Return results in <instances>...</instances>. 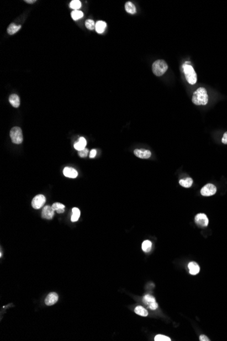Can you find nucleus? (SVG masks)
<instances>
[{"instance_id": "obj_1", "label": "nucleus", "mask_w": 227, "mask_h": 341, "mask_svg": "<svg viewBox=\"0 0 227 341\" xmlns=\"http://www.w3.org/2000/svg\"><path fill=\"white\" fill-rule=\"evenodd\" d=\"M208 95L207 91L203 87H200L196 92H194L193 95L192 101L195 105H206L208 103Z\"/></svg>"}, {"instance_id": "obj_2", "label": "nucleus", "mask_w": 227, "mask_h": 341, "mask_svg": "<svg viewBox=\"0 0 227 341\" xmlns=\"http://www.w3.org/2000/svg\"><path fill=\"white\" fill-rule=\"evenodd\" d=\"M183 70L186 79L188 83L190 84H194L197 81V76L192 66L190 64L184 63Z\"/></svg>"}, {"instance_id": "obj_3", "label": "nucleus", "mask_w": 227, "mask_h": 341, "mask_svg": "<svg viewBox=\"0 0 227 341\" xmlns=\"http://www.w3.org/2000/svg\"><path fill=\"white\" fill-rule=\"evenodd\" d=\"M152 72L157 76L163 75L168 69L167 63L164 60H157L152 64Z\"/></svg>"}, {"instance_id": "obj_4", "label": "nucleus", "mask_w": 227, "mask_h": 341, "mask_svg": "<svg viewBox=\"0 0 227 341\" xmlns=\"http://www.w3.org/2000/svg\"><path fill=\"white\" fill-rule=\"evenodd\" d=\"M10 138L12 142L16 145H20L23 141V132L21 129L19 127H14L10 130Z\"/></svg>"}, {"instance_id": "obj_5", "label": "nucleus", "mask_w": 227, "mask_h": 341, "mask_svg": "<svg viewBox=\"0 0 227 341\" xmlns=\"http://www.w3.org/2000/svg\"><path fill=\"white\" fill-rule=\"evenodd\" d=\"M143 302L147 307L151 310H156L158 308V304L155 298L151 295H146L143 298Z\"/></svg>"}, {"instance_id": "obj_6", "label": "nucleus", "mask_w": 227, "mask_h": 341, "mask_svg": "<svg viewBox=\"0 0 227 341\" xmlns=\"http://www.w3.org/2000/svg\"><path fill=\"white\" fill-rule=\"evenodd\" d=\"M194 222L200 228H205L208 225L209 219L205 214L199 213L197 214L195 218H194Z\"/></svg>"}, {"instance_id": "obj_7", "label": "nucleus", "mask_w": 227, "mask_h": 341, "mask_svg": "<svg viewBox=\"0 0 227 341\" xmlns=\"http://www.w3.org/2000/svg\"><path fill=\"white\" fill-rule=\"evenodd\" d=\"M217 192V188L214 185L208 183L205 185L201 190V195L203 196H211L214 195Z\"/></svg>"}, {"instance_id": "obj_8", "label": "nucleus", "mask_w": 227, "mask_h": 341, "mask_svg": "<svg viewBox=\"0 0 227 341\" xmlns=\"http://www.w3.org/2000/svg\"><path fill=\"white\" fill-rule=\"evenodd\" d=\"M45 202H46L45 196L44 195H42V194H40V195H37L34 197L33 200H32L31 205L35 209H40V208H42L44 204H45Z\"/></svg>"}, {"instance_id": "obj_9", "label": "nucleus", "mask_w": 227, "mask_h": 341, "mask_svg": "<svg viewBox=\"0 0 227 341\" xmlns=\"http://www.w3.org/2000/svg\"><path fill=\"white\" fill-rule=\"evenodd\" d=\"M55 211L53 210L52 206H44L42 212V217L43 219L51 220L53 218L55 214Z\"/></svg>"}, {"instance_id": "obj_10", "label": "nucleus", "mask_w": 227, "mask_h": 341, "mask_svg": "<svg viewBox=\"0 0 227 341\" xmlns=\"http://www.w3.org/2000/svg\"><path fill=\"white\" fill-rule=\"evenodd\" d=\"M134 154L135 156L137 157H140L141 159H148L151 157V152L149 150L141 149H135L134 151Z\"/></svg>"}, {"instance_id": "obj_11", "label": "nucleus", "mask_w": 227, "mask_h": 341, "mask_svg": "<svg viewBox=\"0 0 227 341\" xmlns=\"http://www.w3.org/2000/svg\"><path fill=\"white\" fill-rule=\"evenodd\" d=\"M59 300V296L57 293L51 292L46 296L45 299V304L47 306H52L56 304Z\"/></svg>"}, {"instance_id": "obj_12", "label": "nucleus", "mask_w": 227, "mask_h": 341, "mask_svg": "<svg viewBox=\"0 0 227 341\" xmlns=\"http://www.w3.org/2000/svg\"><path fill=\"white\" fill-rule=\"evenodd\" d=\"M63 174L66 177L72 178H75L77 177L78 176L77 171H76L75 169L69 167H65L63 170Z\"/></svg>"}, {"instance_id": "obj_13", "label": "nucleus", "mask_w": 227, "mask_h": 341, "mask_svg": "<svg viewBox=\"0 0 227 341\" xmlns=\"http://www.w3.org/2000/svg\"><path fill=\"white\" fill-rule=\"evenodd\" d=\"M188 269H189L190 275H196L200 271V267L199 265L196 262H194V261H192V262L188 264Z\"/></svg>"}, {"instance_id": "obj_14", "label": "nucleus", "mask_w": 227, "mask_h": 341, "mask_svg": "<svg viewBox=\"0 0 227 341\" xmlns=\"http://www.w3.org/2000/svg\"><path fill=\"white\" fill-rule=\"evenodd\" d=\"M86 145H87V140L86 139L84 138L83 137H80L79 138V140L78 142H76V144H74V148L75 149L77 150V151H82V150H83L86 147Z\"/></svg>"}, {"instance_id": "obj_15", "label": "nucleus", "mask_w": 227, "mask_h": 341, "mask_svg": "<svg viewBox=\"0 0 227 341\" xmlns=\"http://www.w3.org/2000/svg\"><path fill=\"white\" fill-rule=\"evenodd\" d=\"M9 102L14 108H18L20 106V98L16 94H12L9 98Z\"/></svg>"}, {"instance_id": "obj_16", "label": "nucleus", "mask_w": 227, "mask_h": 341, "mask_svg": "<svg viewBox=\"0 0 227 341\" xmlns=\"http://www.w3.org/2000/svg\"><path fill=\"white\" fill-rule=\"evenodd\" d=\"M107 26L106 23L102 20H99L95 23V29L98 34H103L105 31V29Z\"/></svg>"}, {"instance_id": "obj_17", "label": "nucleus", "mask_w": 227, "mask_h": 341, "mask_svg": "<svg viewBox=\"0 0 227 341\" xmlns=\"http://www.w3.org/2000/svg\"><path fill=\"white\" fill-rule=\"evenodd\" d=\"M21 28V25H17L14 23H11V24L8 26L7 31L8 34L10 35H14L15 33L19 30Z\"/></svg>"}, {"instance_id": "obj_18", "label": "nucleus", "mask_w": 227, "mask_h": 341, "mask_svg": "<svg viewBox=\"0 0 227 341\" xmlns=\"http://www.w3.org/2000/svg\"><path fill=\"white\" fill-rule=\"evenodd\" d=\"M125 10L128 13L134 14L136 13V8H135V5L133 4L131 2H127L125 4Z\"/></svg>"}, {"instance_id": "obj_19", "label": "nucleus", "mask_w": 227, "mask_h": 341, "mask_svg": "<svg viewBox=\"0 0 227 341\" xmlns=\"http://www.w3.org/2000/svg\"><path fill=\"white\" fill-rule=\"evenodd\" d=\"M193 183V179L190 178V177L186 178V179H181V180L179 181V185H180L181 186L185 187V188L190 187L191 186H192Z\"/></svg>"}, {"instance_id": "obj_20", "label": "nucleus", "mask_w": 227, "mask_h": 341, "mask_svg": "<svg viewBox=\"0 0 227 341\" xmlns=\"http://www.w3.org/2000/svg\"><path fill=\"white\" fill-rule=\"evenodd\" d=\"M52 208L53 210L57 211V213H63L65 211V206L63 204H61V203H55L52 204Z\"/></svg>"}, {"instance_id": "obj_21", "label": "nucleus", "mask_w": 227, "mask_h": 341, "mask_svg": "<svg viewBox=\"0 0 227 341\" xmlns=\"http://www.w3.org/2000/svg\"><path fill=\"white\" fill-rule=\"evenodd\" d=\"M135 313L142 317H146L148 316V310L143 307H141V306H137V307L135 308Z\"/></svg>"}, {"instance_id": "obj_22", "label": "nucleus", "mask_w": 227, "mask_h": 341, "mask_svg": "<svg viewBox=\"0 0 227 341\" xmlns=\"http://www.w3.org/2000/svg\"><path fill=\"white\" fill-rule=\"evenodd\" d=\"M80 216V211L78 208H72V216L71 218V221L72 222L77 221Z\"/></svg>"}, {"instance_id": "obj_23", "label": "nucleus", "mask_w": 227, "mask_h": 341, "mask_svg": "<svg viewBox=\"0 0 227 341\" xmlns=\"http://www.w3.org/2000/svg\"><path fill=\"white\" fill-rule=\"evenodd\" d=\"M152 242L150 240H145L144 241L143 243H142V245H141V248H142V250L146 253H148L150 251H151L152 249Z\"/></svg>"}, {"instance_id": "obj_24", "label": "nucleus", "mask_w": 227, "mask_h": 341, "mask_svg": "<svg viewBox=\"0 0 227 341\" xmlns=\"http://www.w3.org/2000/svg\"><path fill=\"white\" fill-rule=\"evenodd\" d=\"M71 16H72V18L73 19V20H77L80 19L82 18L84 16V14L80 10H73L72 12V13H71Z\"/></svg>"}, {"instance_id": "obj_25", "label": "nucleus", "mask_w": 227, "mask_h": 341, "mask_svg": "<svg viewBox=\"0 0 227 341\" xmlns=\"http://www.w3.org/2000/svg\"><path fill=\"white\" fill-rule=\"evenodd\" d=\"M69 6L74 10H78L79 8H81L82 4L80 1H79V0H73V1L71 2Z\"/></svg>"}, {"instance_id": "obj_26", "label": "nucleus", "mask_w": 227, "mask_h": 341, "mask_svg": "<svg viewBox=\"0 0 227 341\" xmlns=\"http://www.w3.org/2000/svg\"><path fill=\"white\" fill-rule=\"evenodd\" d=\"M85 25H86L87 28L90 29V30H93V29L95 28V23L94 22V20L91 19H88L87 20H86Z\"/></svg>"}, {"instance_id": "obj_27", "label": "nucleus", "mask_w": 227, "mask_h": 341, "mask_svg": "<svg viewBox=\"0 0 227 341\" xmlns=\"http://www.w3.org/2000/svg\"><path fill=\"white\" fill-rule=\"evenodd\" d=\"M154 340L155 341H170L171 339L170 338L167 337L166 336H164V335L158 334L157 336H155Z\"/></svg>"}, {"instance_id": "obj_28", "label": "nucleus", "mask_w": 227, "mask_h": 341, "mask_svg": "<svg viewBox=\"0 0 227 341\" xmlns=\"http://www.w3.org/2000/svg\"><path fill=\"white\" fill-rule=\"evenodd\" d=\"M88 153V150L85 148L84 149L82 150V151H78V155L80 157H86Z\"/></svg>"}, {"instance_id": "obj_29", "label": "nucleus", "mask_w": 227, "mask_h": 341, "mask_svg": "<svg viewBox=\"0 0 227 341\" xmlns=\"http://www.w3.org/2000/svg\"><path fill=\"white\" fill-rule=\"evenodd\" d=\"M222 142L225 145H227V131L225 132L223 135V137L222 138Z\"/></svg>"}, {"instance_id": "obj_30", "label": "nucleus", "mask_w": 227, "mask_h": 341, "mask_svg": "<svg viewBox=\"0 0 227 341\" xmlns=\"http://www.w3.org/2000/svg\"><path fill=\"white\" fill-rule=\"evenodd\" d=\"M199 340L200 341H210V340L205 336V335H201L199 336Z\"/></svg>"}, {"instance_id": "obj_31", "label": "nucleus", "mask_w": 227, "mask_h": 341, "mask_svg": "<svg viewBox=\"0 0 227 341\" xmlns=\"http://www.w3.org/2000/svg\"><path fill=\"white\" fill-rule=\"evenodd\" d=\"M97 155V151L95 149H93L92 151L90 152V155H89V157L90 158H94Z\"/></svg>"}, {"instance_id": "obj_32", "label": "nucleus", "mask_w": 227, "mask_h": 341, "mask_svg": "<svg viewBox=\"0 0 227 341\" xmlns=\"http://www.w3.org/2000/svg\"><path fill=\"white\" fill-rule=\"evenodd\" d=\"M35 2H36L35 0H26V1H25V2L28 3V4H33V3H34Z\"/></svg>"}]
</instances>
